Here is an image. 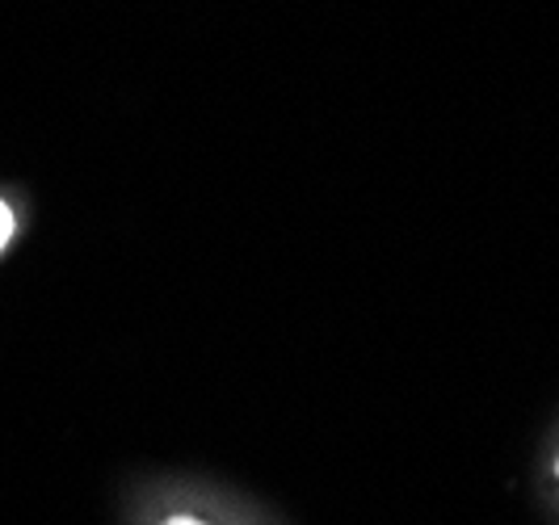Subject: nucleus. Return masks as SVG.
<instances>
[{
    "label": "nucleus",
    "instance_id": "obj_2",
    "mask_svg": "<svg viewBox=\"0 0 559 525\" xmlns=\"http://www.w3.org/2000/svg\"><path fill=\"white\" fill-rule=\"evenodd\" d=\"M165 525H202V522H190V517H173V522H165Z\"/></svg>",
    "mask_w": 559,
    "mask_h": 525
},
{
    "label": "nucleus",
    "instance_id": "obj_3",
    "mask_svg": "<svg viewBox=\"0 0 559 525\" xmlns=\"http://www.w3.org/2000/svg\"><path fill=\"white\" fill-rule=\"evenodd\" d=\"M556 467H559V463H556Z\"/></svg>",
    "mask_w": 559,
    "mask_h": 525
},
{
    "label": "nucleus",
    "instance_id": "obj_1",
    "mask_svg": "<svg viewBox=\"0 0 559 525\" xmlns=\"http://www.w3.org/2000/svg\"><path fill=\"white\" fill-rule=\"evenodd\" d=\"M13 227H17V223H13V211H9L4 202H0V249H4L9 240H13Z\"/></svg>",
    "mask_w": 559,
    "mask_h": 525
}]
</instances>
